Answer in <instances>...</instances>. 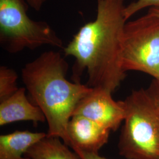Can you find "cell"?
<instances>
[{"mask_svg": "<svg viewBox=\"0 0 159 159\" xmlns=\"http://www.w3.org/2000/svg\"><path fill=\"white\" fill-rule=\"evenodd\" d=\"M110 131L95 121L81 116H73L68 121L67 133L69 146L73 151L98 153L108 141Z\"/></svg>", "mask_w": 159, "mask_h": 159, "instance_id": "7", "label": "cell"}, {"mask_svg": "<svg viewBox=\"0 0 159 159\" xmlns=\"http://www.w3.org/2000/svg\"><path fill=\"white\" fill-rule=\"evenodd\" d=\"M148 11L150 12L151 13L153 14L159 18V8H150Z\"/></svg>", "mask_w": 159, "mask_h": 159, "instance_id": "16", "label": "cell"}, {"mask_svg": "<svg viewBox=\"0 0 159 159\" xmlns=\"http://www.w3.org/2000/svg\"><path fill=\"white\" fill-rule=\"evenodd\" d=\"M60 139L47 135L30 148L24 157L28 159H81Z\"/></svg>", "mask_w": 159, "mask_h": 159, "instance_id": "10", "label": "cell"}, {"mask_svg": "<svg viewBox=\"0 0 159 159\" xmlns=\"http://www.w3.org/2000/svg\"><path fill=\"white\" fill-rule=\"evenodd\" d=\"M74 152L79 155L81 159H108L101 157L100 156H99L98 153H96L85 152L79 150H77Z\"/></svg>", "mask_w": 159, "mask_h": 159, "instance_id": "13", "label": "cell"}, {"mask_svg": "<svg viewBox=\"0 0 159 159\" xmlns=\"http://www.w3.org/2000/svg\"><path fill=\"white\" fill-rule=\"evenodd\" d=\"M151 85H152L154 87V89L156 90V91L157 92V93L159 94V81L154 80L153 81Z\"/></svg>", "mask_w": 159, "mask_h": 159, "instance_id": "15", "label": "cell"}, {"mask_svg": "<svg viewBox=\"0 0 159 159\" xmlns=\"http://www.w3.org/2000/svg\"><path fill=\"white\" fill-rule=\"evenodd\" d=\"M68 69V63L60 52L46 51L24 66L21 76L33 102L46 117L47 136L58 137L68 146V121L79 102L92 88L69 81Z\"/></svg>", "mask_w": 159, "mask_h": 159, "instance_id": "2", "label": "cell"}, {"mask_svg": "<svg viewBox=\"0 0 159 159\" xmlns=\"http://www.w3.org/2000/svg\"><path fill=\"white\" fill-rule=\"evenodd\" d=\"M111 94L105 89L92 88L79 102L73 116L85 117L110 131L117 130L125 119V107L123 101L116 102Z\"/></svg>", "mask_w": 159, "mask_h": 159, "instance_id": "6", "label": "cell"}, {"mask_svg": "<svg viewBox=\"0 0 159 159\" xmlns=\"http://www.w3.org/2000/svg\"><path fill=\"white\" fill-rule=\"evenodd\" d=\"M24 0H0V44L15 54L43 46L64 48L63 41L45 21H34L27 14Z\"/></svg>", "mask_w": 159, "mask_h": 159, "instance_id": "4", "label": "cell"}, {"mask_svg": "<svg viewBox=\"0 0 159 159\" xmlns=\"http://www.w3.org/2000/svg\"><path fill=\"white\" fill-rule=\"evenodd\" d=\"M47 133L16 130L0 136V159H28L24 154Z\"/></svg>", "mask_w": 159, "mask_h": 159, "instance_id": "9", "label": "cell"}, {"mask_svg": "<svg viewBox=\"0 0 159 159\" xmlns=\"http://www.w3.org/2000/svg\"><path fill=\"white\" fill-rule=\"evenodd\" d=\"M26 88H19L11 96L0 102V125L30 121L44 122L46 117L39 107L30 102L25 95Z\"/></svg>", "mask_w": 159, "mask_h": 159, "instance_id": "8", "label": "cell"}, {"mask_svg": "<svg viewBox=\"0 0 159 159\" xmlns=\"http://www.w3.org/2000/svg\"><path fill=\"white\" fill-rule=\"evenodd\" d=\"M47 1V0H26V2H27L29 6L33 8L34 10L39 11Z\"/></svg>", "mask_w": 159, "mask_h": 159, "instance_id": "14", "label": "cell"}, {"mask_svg": "<svg viewBox=\"0 0 159 159\" xmlns=\"http://www.w3.org/2000/svg\"><path fill=\"white\" fill-rule=\"evenodd\" d=\"M123 102L120 154L127 159H159V94L150 85L132 91Z\"/></svg>", "mask_w": 159, "mask_h": 159, "instance_id": "3", "label": "cell"}, {"mask_svg": "<svg viewBox=\"0 0 159 159\" xmlns=\"http://www.w3.org/2000/svg\"><path fill=\"white\" fill-rule=\"evenodd\" d=\"M18 74L12 68L2 66L0 67V102L11 96L18 90Z\"/></svg>", "mask_w": 159, "mask_h": 159, "instance_id": "11", "label": "cell"}, {"mask_svg": "<svg viewBox=\"0 0 159 159\" xmlns=\"http://www.w3.org/2000/svg\"><path fill=\"white\" fill-rule=\"evenodd\" d=\"M121 64L127 73L136 71L159 81V18L150 12L126 22L122 40Z\"/></svg>", "mask_w": 159, "mask_h": 159, "instance_id": "5", "label": "cell"}, {"mask_svg": "<svg viewBox=\"0 0 159 159\" xmlns=\"http://www.w3.org/2000/svg\"><path fill=\"white\" fill-rule=\"evenodd\" d=\"M147 7L159 8V0H137L126 6L124 10V16L126 21L137 12Z\"/></svg>", "mask_w": 159, "mask_h": 159, "instance_id": "12", "label": "cell"}, {"mask_svg": "<svg viewBox=\"0 0 159 159\" xmlns=\"http://www.w3.org/2000/svg\"><path fill=\"white\" fill-rule=\"evenodd\" d=\"M95 20L80 29L63 48L66 56L75 59L73 67L74 82L86 71V85L113 93L126 77L121 64L122 40L127 21L124 0H97Z\"/></svg>", "mask_w": 159, "mask_h": 159, "instance_id": "1", "label": "cell"}]
</instances>
